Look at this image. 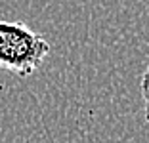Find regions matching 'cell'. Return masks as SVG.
<instances>
[{"instance_id":"6da1fadb","label":"cell","mask_w":149,"mask_h":143,"mask_svg":"<svg viewBox=\"0 0 149 143\" xmlns=\"http://www.w3.org/2000/svg\"><path fill=\"white\" fill-rule=\"evenodd\" d=\"M50 53V44L42 35L23 23L0 19V67L10 73L29 76Z\"/></svg>"},{"instance_id":"7a4b0ae2","label":"cell","mask_w":149,"mask_h":143,"mask_svg":"<svg viewBox=\"0 0 149 143\" xmlns=\"http://www.w3.org/2000/svg\"><path fill=\"white\" fill-rule=\"evenodd\" d=\"M141 97H143V113H145V120L149 124V65L145 69L143 76H141Z\"/></svg>"}]
</instances>
